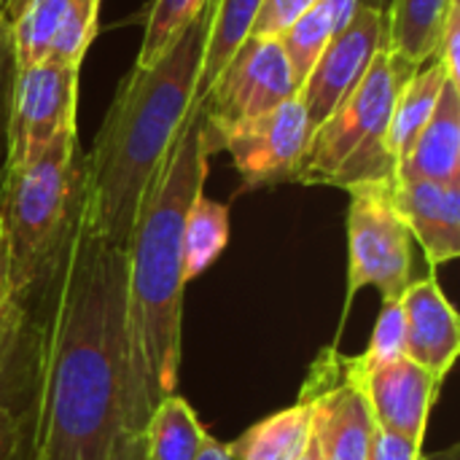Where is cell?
<instances>
[{"instance_id": "6da1fadb", "label": "cell", "mask_w": 460, "mask_h": 460, "mask_svg": "<svg viewBox=\"0 0 460 460\" xmlns=\"http://www.w3.org/2000/svg\"><path fill=\"white\" fill-rule=\"evenodd\" d=\"M27 342L24 460H111L121 434L127 256L75 213L67 243L19 313Z\"/></svg>"}, {"instance_id": "7a4b0ae2", "label": "cell", "mask_w": 460, "mask_h": 460, "mask_svg": "<svg viewBox=\"0 0 460 460\" xmlns=\"http://www.w3.org/2000/svg\"><path fill=\"white\" fill-rule=\"evenodd\" d=\"M210 148L202 102H191L135 218L127 256V358L121 431L146 429L154 407L175 394L183 323V224L205 191Z\"/></svg>"}, {"instance_id": "3957f363", "label": "cell", "mask_w": 460, "mask_h": 460, "mask_svg": "<svg viewBox=\"0 0 460 460\" xmlns=\"http://www.w3.org/2000/svg\"><path fill=\"white\" fill-rule=\"evenodd\" d=\"M210 13L213 0L154 65L129 67L84 151L78 216L111 248H127L148 186L194 102Z\"/></svg>"}, {"instance_id": "277c9868", "label": "cell", "mask_w": 460, "mask_h": 460, "mask_svg": "<svg viewBox=\"0 0 460 460\" xmlns=\"http://www.w3.org/2000/svg\"><path fill=\"white\" fill-rule=\"evenodd\" d=\"M78 132L0 172V307L19 315L59 259L81 197Z\"/></svg>"}, {"instance_id": "5b68a950", "label": "cell", "mask_w": 460, "mask_h": 460, "mask_svg": "<svg viewBox=\"0 0 460 460\" xmlns=\"http://www.w3.org/2000/svg\"><path fill=\"white\" fill-rule=\"evenodd\" d=\"M412 73L415 70L394 57L385 43L350 97L313 129L296 183L345 191L369 183H391L396 162L388 146V127L399 89Z\"/></svg>"}, {"instance_id": "8992f818", "label": "cell", "mask_w": 460, "mask_h": 460, "mask_svg": "<svg viewBox=\"0 0 460 460\" xmlns=\"http://www.w3.org/2000/svg\"><path fill=\"white\" fill-rule=\"evenodd\" d=\"M348 205V315L361 288L399 299L412 280V234L394 205V181L350 189Z\"/></svg>"}, {"instance_id": "52a82bcc", "label": "cell", "mask_w": 460, "mask_h": 460, "mask_svg": "<svg viewBox=\"0 0 460 460\" xmlns=\"http://www.w3.org/2000/svg\"><path fill=\"white\" fill-rule=\"evenodd\" d=\"M78 73L81 67L62 62L13 67L3 170L30 164L59 137L78 132Z\"/></svg>"}, {"instance_id": "ba28073f", "label": "cell", "mask_w": 460, "mask_h": 460, "mask_svg": "<svg viewBox=\"0 0 460 460\" xmlns=\"http://www.w3.org/2000/svg\"><path fill=\"white\" fill-rule=\"evenodd\" d=\"M299 402L310 407L321 460H367L377 423L350 356L323 348L307 372Z\"/></svg>"}, {"instance_id": "9c48e42d", "label": "cell", "mask_w": 460, "mask_h": 460, "mask_svg": "<svg viewBox=\"0 0 460 460\" xmlns=\"http://www.w3.org/2000/svg\"><path fill=\"white\" fill-rule=\"evenodd\" d=\"M313 137V124L294 94L278 108L237 121L210 140V154L226 151L243 181V189H267L280 183H296L307 146Z\"/></svg>"}, {"instance_id": "30bf717a", "label": "cell", "mask_w": 460, "mask_h": 460, "mask_svg": "<svg viewBox=\"0 0 460 460\" xmlns=\"http://www.w3.org/2000/svg\"><path fill=\"white\" fill-rule=\"evenodd\" d=\"M294 94H299V84L294 81L280 40L248 35L199 100L208 148L226 127L261 116Z\"/></svg>"}, {"instance_id": "8fae6325", "label": "cell", "mask_w": 460, "mask_h": 460, "mask_svg": "<svg viewBox=\"0 0 460 460\" xmlns=\"http://www.w3.org/2000/svg\"><path fill=\"white\" fill-rule=\"evenodd\" d=\"M385 40L388 19L383 3L361 0L353 19L329 40L307 81L299 86V97L313 129L321 127L350 97Z\"/></svg>"}, {"instance_id": "7c38bea8", "label": "cell", "mask_w": 460, "mask_h": 460, "mask_svg": "<svg viewBox=\"0 0 460 460\" xmlns=\"http://www.w3.org/2000/svg\"><path fill=\"white\" fill-rule=\"evenodd\" d=\"M102 0H30L11 19L13 67L62 62L81 67L100 24Z\"/></svg>"}, {"instance_id": "4fadbf2b", "label": "cell", "mask_w": 460, "mask_h": 460, "mask_svg": "<svg viewBox=\"0 0 460 460\" xmlns=\"http://www.w3.org/2000/svg\"><path fill=\"white\" fill-rule=\"evenodd\" d=\"M353 361L375 423L385 431L423 442L429 415L442 385L407 356L377 367H361L358 358Z\"/></svg>"}, {"instance_id": "5bb4252c", "label": "cell", "mask_w": 460, "mask_h": 460, "mask_svg": "<svg viewBox=\"0 0 460 460\" xmlns=\"http://www.w3.org/2000/svg\"><path fill=\"white\" fill-rule=\"evenodd\" d=\"M402 307L407 326V358L420 364L442 385L460 353V321L434 270L429 278L410 280L402 294Z\"/></svg>"}, {"instance_id": "9a60e30c", "label": "cell", "mask_w": 460, "mask_h": 460, "mask_svg": "<svg viewBox=\"0 0 460 460\" xmlns=\"http://www.w3.org/2000/svg\"><path fill=\"white\" fill-rule=\"evenodd\" d=\"M394 205L412 240L426 253L431 270L460 256V183L399 181L394 178Z\"/></svg>"}, {"instance_id": "2e32d148", "label": "cell", "mask_w": 460, "mask_h": 460, "mask_svg": "<svg viewBox=\"0 0 460 460\" xmlns=\"http://www.w3.org/2000/svg\"><path fill=\"white\" fill-rule=\"evenodd\" d=\"M394 178L460 183V84H445L431 119L399 159Z\"/></svg>"}, {"instance_id": "e0dca14e", "label": "cell", "mask_w": 460, "mask_h": 460, "mask_svg": "<svg viewBox=\"0 0 460 460\" xmlns=\"http://www.w3.org/2000/svg\"><path fill=\"white\" fill-rule=\"evenodd\" d=\"M310 434V407L296 402L245 429L234 442L226 445V450L234 460H296L307 447Z\"/></svg>"}, {"instance_id": "ac0fdd59", "label": "cell", "mask_w": 460, "mask_h": 460, "mask_svg": "<svg viewBox=\"0 0 460 460\" xmlns=\"http://www.w3.org/2000/svg\"><path fill=\"white\" fill-rule=\"evenodd\" d=\"M450 0H391L388 49L412 70L429 65L437 54L439 32Z\"/></svg>"}, {"instance_id": "d6986e66", "label": "cell", "mask_w": 460, "mask_h": 460, "mask_svg": "<svg viewBox=\"0 0 460 460\" xmlns=\"http://www.w3.org/2000/svg\"><path fill=\"white\" fill-rule=\"evenodd\" d=\"M447 81L450 78L442 70V65L437 59H431L429 65L418 67L402 84L394 113H391V127H388V146H391L396 164L410 151V146L415 143V137L420 135L426 121L431 119L437 100H439Z\"/></svg>"}, {"instance_id": "ffe728a7", "label": "cell", "mask_w": 460, "mask_h": 460, "mask_svg": "<svg viewBox=\"0 0 460 460\" xmlns=\"http://www.w3.org/2000/svg\"><path fill=\"white\" fill-rule=\"evenodd\" d=\"M259 5L261 0H213L210 27H208L199 75H197V92H194L197 102L208 94V89L213 86L218 73L226 67L232 54L251 35Z\"/></svg>"}, {"instance_id": "44dd1931", "label": "cell", "mask_w": 460, "mask_h": 460, "mask_svg": "<svg viewBox=\"0 0 460 460\" xmlns=\"http://www.w3.org/2000/svg\"><path fill=\"white\" fill-rule=\"evenodd\" d=\"M143 434L151 460H194L208 437L191 404L178 394L164 396L154 407Z\"/></svg>"}, {"instance_id": "7402d4cb", "label": "cell", "mask_w": 460, "mask_h": 460, "mask_svg": "<svg viewBox=\"0 0 460 460\" xmlns=\"http://www.w3.org/2000/svg\"><path fill=\"white\" fill-rule=\"evenodd\" d=\"M229 245V208L205 197L191 202L183 224V280L205 275Z\"/></svg>"}, {"instance_id": "603a6c76", "label": "cell", "mask_w": 460, "mask_h": 460, "mask_svg": "<svg viewBox=\"0 0 460 460\" xmlns=\"http://www.w3.org/2000/svg\"><path fill=\"white\" fill-rule=\"evenodd\" d=\"M337 35L334 19L329 13V8L318 0L310 11H305L278 40L286 51V59L291 65L294 81L302 86L310 75V70L315 67V62L321 59L323 49L329 46V40Z\"/></svg>"}, {"instance_id": "cb8c5ba5", "label": "cell", "mask_w": 460, "mask_h": 460, "mask_svg": "<svg viewBox=\"0 0 460 460\" xmlns=\"http://www.w3.org/2000/svg\"><path fill=\"white\" fill-rule=\"evenodd\" d=\"M208 3L210 0H151L146 32L137 49L135 65L140 67L154 65Z\"/></svg>"}, {"instance_id": "d4e9b609", "label": "cell", "mask_w": 460, "mask_h": 460, "mask_svg": "<svg viewBox=\"0 0 460 460\" xmlns=\"http://www.w3.org/2000/svg\"><path fill=\"white\" fill-rule=\"evenodd\" d=\"M404 356H407V326H404L402 296L383 299V310L377 315L372 340H369L367 350L356 358L361 367H377V364H388V361H396Z\"/></svg>"}, {"instance_id": "484cf974", "label": "cell", "mask_w": 460, "mask_h": 460, "mask_svg": "<svg viewBox=\"0 0 460 460\" xmlns=\"http://www.w3.org/2000/svg\"><path fill=\"white\" fill-rule=\"evenodd\" d=\"M318 0H261L256 22L251 27L253 38H280L305 11Z\"/></svg>"}, {"instance_id": "4316f807", "label": "cell", "mask_w": 460, "mask_h": 460, "mask_svg": "<svg viewBox=\"0 0 460 460\" xmlns=\"http://www.w3.org/2000/svg\"><path fill=\"white\" fill-rule=\"evenodd\" d=\"M13 86V49H11V19L5 3L0 0V172L5 164V137H8V111Z\"/></svg>"}, {"instance_id": "83f0119b", "label": "cell", "mask_w": 460, "mask_h": 460, "mask_svg": "<svg viewBox=\"0 0 460 460\" xmlns=\"http://www.w3.org/2000/svg\"><path fill=\"white\" fill-rule=\"evenodd\" d=\"M434 59L442 65L453 84H460V0H450L447 5Z\"/></svg>"}, {"instance_id": "f1b7e54d", "label": "cell", "mask_w": 460, "mask_h": 460, "mask_svg": "<svg viewBox=\"0 0 460 460\" xmlns=\"http://www.w3.org/2000/svg\"><path fill=\"white\" fill-rule=\"evenodd\" d=\"M367 460H423V442L377 426Z\"/></svg>"}, {"instance_id": "f546056e", "label": "cell", "mask_w": 460, "mask_h": 460, "mask_svg": "<svg viewBox=\"0 0 460 460\" xmlns=\"http://www.w3.org/2000/svg\"><path fill=\"white\" fill-rule=\"evenodd\" d=\"M24 445V420L22 415L0 399V460H16Z\"/></svg>"}, {"instance_id": "4dcf8cb0", "label": "cell", "mask_w": 460, "mask_h": 460, "mask_svg": "<svg viewBox=\"0 0 460 460\" xmlns=\"http://www.w3.org/2000/svg\"><path fill=\"white\" fill-rule=\"evenodd\" d=\"M16 337H19V315L0 307V391H3V385L13 369Z\"/></svg>"}, {"instance_id": "1f68e13d", "label": "cell", "mask_w": 460, "mask_h": 460, "mask_svg": "<svg viewBox=\"0 0 460 460\" xmlns=\"http://www.w3.org/2000/svg\"><path fill=\"white\" fill-rule=\"evenodd\" d=\"M111 460H151L148 458V445H146V434H119V442L113 447Z\"/></svg>"}, {"instance_id": "d6a6232c", "label": "cell", "mask_w": 460, "mask_h": 460, "mask_svg": "<svg viewBox=\"0 0 460 460\" xmlns=\"http://www.w3.org/2000/svg\"><path fill=\"white\" fill-rule=\"evenodd\" d=\"M326 8H329V13H332V19H334V27H337V32L353 19V13H356V8H358V3L361 0H321Z\"/></svg>"}, {"instance_id": "836d02e7", "label": "cell", "mask_w": 460, "mask_h": 460, "mask_svg": "<svg viewBox=\"0 0 460 460\" xmlns=\"http://www.w3.org/2000/svg\"><path fill=\"white\" fill-rule=\"evenodd\" d=\"M194 460H234L232 458V453L226 450V445L224 442H218V439H213L210 434L202 439V447H199V453H197V458Z\"/></svg>"}, {"instance_id": "e575fe53", "label": "cell", "mask_w": 460, "mask_h": 460, "mask_svg": "<svg viewBox=\"0 0 460 460\" xmlns=\"http://www.w3.org/2000/svg\"><path fill=\"white\" fill-rule=\"evenodd\" d=\"M423 460H460V445H450L439 453H431V456H423Z\"/></svg>"}, {"instance_id": "d590c367", "label": "cell", "mask_w": 460, "mask_h": 460, "mask_svg": "<svg viewBox=\"0 0 460 460\" xmlns=\"http://www.w3.org/2000/svg\"><path fill=\"white\" fill-rule=\"evenodd\" d=\"M296 460H321V453H318V445H315V437L310 434V442H307V447L302 450V456Z\"/></svg>"}, {"instance_id": "8d00e7d4", "label": "cell", "mask_w": 460, "mask_h": 460, "mask_svg": "<svg viewBox=\"0 0 460 460\" xmlns=\"http://www.w3.org/2000/svg\"><path fill=\"white\" fill-rule=\"evenodd\" d=\"M3 3H5V13H8V19H13V16H16V13H19L30 0H3Z\"/></svg>"}]
</instances>
